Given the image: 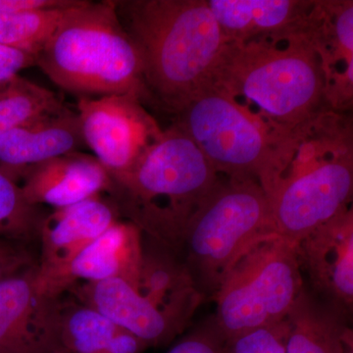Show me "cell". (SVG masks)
<instances>
[{"mask_svg": "<svg viewBox=\"0 0 353 353\" xmlns=\"http://www.w3.org/2000/svg\"><path fill=\"white\" fill-rule=\"evenodd\" d=\"M143 61L148 101L176 114L210 83L227 39L206 0H114Z\"/></svg>", "mask_w": 353, "mask_h": 353, "instance_id": "cell-1", "label": "cell"}, {"mask_svg": "<svg viewBox=\"0 0 353 353\" xmlns=\"http://www.w3.org/2000/svg\"><path fill=\"white\" fill-rule=\"evenodd\" d=\"M209 85L245 99L274 127L297 132L326 111L319 57L303 37L227 41Z\"/></svg>", "mask_w": 353, "mask_h": 353, "instance_id": "cell-2", "label": "cell"}, {"mask_svg": "<svg viewBox=\"0 0 353 353\" xmlns=\"http://www.w3.org/2000/svg\"><path fill=\"white\" fill-rule=\"evenodd\" d=\"M218 179L194 141L173 125L131 170L111 178L108 196L121 217L176 253L185 225Z\"/></svg>", "mask_w": 353, "mask_h": 353, "instance_id": "cell-3", "label": "cell"}, {"mask_svg": "<svg viewBox=\"0 0 353 353\" xmlns=\"http://www.w3.org/2000/svg\"><path fill=\"white\" fill-rule=\"evenodd\" d=\"M55 85L80 97L131 95L148 101L143 61L115 1L80 0L37 54Z\"/></svg>", "mask_w": 353, "mask_h": 353, "instance_id": "cell-4", "label": "cell"}, {"mask_svg": "<svg viewBox=\"0 0 353 353\" xmlns=\"http://www.w3.org/2000/svg\"><path fill=\"white\" fill-rule=\"evenodd\" d=\"M288 170L269 197L271 230L297 245L352 201L350 123L336 113H322L299 134Z\"/></svg>", "mask_w": 353, "mask_h": 353, "instance_id": "cell-5", "label": "cell"}, {"mask_svg": "<svg viewBox=\"0 0 353 353\" xmlns=\"http://www.w3.org/2000/svg\"><path fill=\"white\" fill-rule=\"evenodd\" d=\"M175 115L174 125L194 141L218 175L256 181L268 199L294 157L299 131L274 127L211 85Z\"/></svg>", "mask_w": 353, "mask_h": 353, "instance_id": "cell-6", "label": "cell"}, {"mask_svg": "<svg viewBox=\"0 0 353 353\" xmlns=\"http://www.w3.org/2000/svg\"><path fill=\"white\" fill-rule=\"evenodd\" d=\"M271 230L266 192L252 179H218L183 229L176 254L202 296H215L248 248Z\"/></svg>", "mask_w": 353, "mask_h": 353, "instance_id": "cell-7", "label": "cell"}, {"mask_svg": "<svg viewBox=\"0 0 353 353\" xmlns=\"http://www.w3.org/2000/svg\"><path fill=\"white\" fill-rule=\"evenodd\" d=\"M304 285L296 245L268 234L223 279L213 318L224 341L285 320Z\"/></svg>", "mask_w": 353, "mask_h": 353, "instance_id": "cell-8", "label": "cell"}, {"mask_svg": "<svg viewBox=\"0 0 353 353\" xmlns=\"http://www.w3.org/2000/svg\"><path fill=\"white\" fill-rule=\"evenodd\" d=\"M77 113L85 145L110 178L131 170L163 132L131 95L80 97Z\"/></svg>", "mask_w": 353, "mask_h": 353, "instance_id": "cell-9", "label": "cell"}, {"mask_svg": "<svg viewBox=\"0 0 353 353\" xmlns=\"http://www.w3.org/2000/svg\"><path fill=\"white\" fill-rule=\"evenodd\" d=\"M39 264L0 282V353H51L58 343V297L38 285Z\"/></svg>", "mask_w": 353, "mask_h": 353, "instance_id": "cell-10", "label": "cell"}, {"mask_svg": "<svg viewBox=\"0 0 353 353\" xmlns=\"http://www.w3.org/2000/svg\"><path fill=\"white\" fill-rule=\"evenodd\" d=\"M66 292L134 334L148 347L168 345L183 333L190 320L158 307L122 279L81 283Z\"/></svg>", "mask_w": 353, "mask_h": 353, "instance_id": "cell-11", "label": "cell"}, {"mask_svg": "<svg viewBox=\"0 0 353 353\" xmlns=\"http://www.w3.org/2000/svg\"><path fill=\"white\" fill-rule=\"evenodd\" d=\"M120 218L112 199L102 194L46 214L39 230L38 283L63 270Z\"/></svg>", "mask_w": 353, "mask_h": 353, "instance_id": "cell-12", "label": "cell"}, {"mask_svg": "<svg viewBox=\"0 0 353 353\" xmlns=\"http://www.w3.org/2000/svg\"><path fill=\"white\" fill-rule=\"evenodd\" d=\"M301 267L316 296L352 313L353 211L347 208L296 245Z\"/></svg>", "mask_w": 353, "mask_h": 353, "instance_id": "cell-13", "label": "cell"}, {"mask_svg": "<svg viewBox=\"0 0 353 353\" xmlns=\"http://www.w3.org/2000/svg\"><path fill=\"white\" fill-rule=\"evenodd\" d=\"M141 246L143 234L139 228L129 221H117L63 270L43 284L38 283L39 290L46 296L58 297L73 285L110 279H122L137 289Z\"/></svg>", "mask_w": 353, "mask_h": 353, "instance_id": "cell-14", "label": "cell"}, {"mask_svg": "<svg viewBox=\"0 0 353 353\" xmlns=\"http://www.w3.org/2000/svg\"><path fill=\"white\" fill-rule=\"evenodd\" d=\"M78 113L66 106L37 116L0 138V171L19 183L30 169L83 148Z\"/></svg>", "mask_w": 353, "mask_h": 353, "instance_id": "cell-15", "label": "cell"}, {"mask_svg": "<svg viewBox=\"0 0 353 353\" xmlns=\"http://www.w3.org/2000/svg\"><path fill=\"white\" fill-rule=\"evenodd\" d=\"M227 41H278L303 37L312 0H209Z\"/></svg>", "mask_w": 353, "mask_h": 353, "instance_id": "cell-16", "label": "cell"}, {"mask_svg": "<svg viewBox=\"0 0 353 353\" xmlns=\"http://www.w3.org/2000/svg\"><path fill=\"white\" fill-rule=\"evenodd\" d=\"M18 185L32 205L60 209L108 194L111 178L97 158L78 152L32 167Z\"/></svg>", "mask_w": 353, "mask_h": 353, "instance_id": "cell-17", "label": "cell"}, {"mask_svg": "<svg viewBox=\"0 0 353 353\" xmlns=\"http://www.w3.org/2000/svg\"><path fill=\"white\" fill-rule=\"evenodd\" d=\"M137 290L158 307L189 318L204 299L180 256L143 234Z\"/></svg>", "mask_w": 353, "mask_h": 353, "instance_id": "cell-18", "label": "cell"}, {"mask_svg": "<svg viewBox=\"0 0 353 353\" xmlns=\"http://www.w3.org/2000/svg\"><path fill=\"white\" fill-rule=\"evenodd\" d=\"M67 294L57 301L58 343L67 352L143 353L148 348L134 334Z\"/></svg>", "mask_w": 353, "mask_h": 353, "instance_id": "cell-19", "label": "cell"}, {"mask_svg": "<svg viewBox=\"0 0 353 353\" xmlns=\"http://www.w3.org/2000/svg\"><path fill=\"white\" fill-rule=\"evenodd\" d=\"M350 313L303 285L287 318L285 353H343Z\"/></svg>", "mask_w": 353, "mask_h": 353, "instance_id": "cell-20", "label": "cell"}, {"mask_svg": "<svg viewBox=\"0 0 353 353\" xmlns=\"http://www.w3.org/2000/svg\"><path fill=\"white\" fill-rule=\"evenodd\" d=\"M303 38L317 53L324 77L353 63V1H314Z\"/></svg>", "mask_w": 353, "mask_h": 353, "instance_id": "cell-21", "label": "cell"}, {"mask_svg": "<svg viewBox=\"0 0 353 353\" xmlns=\"http://www.w3.org/2000/svg\"><path fill=\"white\" fill-rule=\"evenodd\" d=\"M57 94L18 75L0 85V138L23 123L64 108Z\"/></svg>", "mask_w": 353, "mask_h": 353, "instance_id": "cell-22", "label": "cell"}, {"mask_svg": "<svg viewBox=\"0 0 353 353\" xmlns=\"http://www.w3.org/2000/svg\"><path fill=\"white\" fill-rule=\"evenodd\" d=\"M72 6L34 12H0V44L38 54L61 24Z\"/></svg>", "mask_w": 353, "mask_h": 353, "instance_id": "cell-23", "label": "cell"}, {"mask_svg": "<svg viewBox=\"0 0 353 353\" xmlns=\"http://www.w3.org/2000/svg\"><path fill=\"white\" fill-rule=\"evenodd\" d=\"M41 206L26 201L19 185L0 171V239L32 245L46 217Z\"/></svg>", "mask_w": 353, "mask_h": 353, "instance_id": "cell-24", "label": "cell"}, {"mask_svg": "<svg viewBox=\"0 0 353 353\" xmlns=\"http://www.w3.org/2000/svg\"><path fill=\"white\" fill-rule=\"evenodd\" d=\"M290 323L288 318L271 326L252 330L225 341L223 353H285Z\"/></svg>", "mask_w": 353, "mask_h": 353, "instance_id": "cell-25", "label": "cell"}, {"mask_svg": "<svg viewBox=\"0 0 353 353\" xmlns=\"http://www.w3.org/2000/svg\"><path fill=\"white\" fill-rule=\"evenodd\" d=\"M224 343L212 318L183 336L167 353H223Z\"/></svg>", "mask_w": 353, "mask_h": 353, "instance_id": "cell-26", "label": "cell"}, {"mask_svg": "<svg viewBox=\"0 0 353 353\" xmlns=\"http://www.w3.org/2000/svg\"><path fill=\"white\" fill-rule=\"evenodd\" d=\"M39 264L32 245L0 239V282Z\"/></svg>", "mask_w": 353, "mask_h": 353, "instance_id": "cell-27", "label": "cell"}, {"mask_svg": "<svg viewBox=\"0 0 353 353\" xmlns=\"http://www.w3.org/2000/svg\"><path fill=\"white\" fill-rule=\"evenodd\" d=\"M32 66H37V54L0 44V85Z\"/></svg>", "mask_w": 353, "mask_h": 353, "instance_id": "cell-28", "label": "cell"}, {"mask_svg": "<svg viewBox=\"0 0 353 353\" xmlns=\"http://www.w3.org/2000/svg\"><path fill=\"white\" fill-rule=\"evenodd\" d=\"M76 0H0V12L23 13L72 6Z\"/></svg>", "mask_w": 353, "mask_h": 353, "instance_id": "cell-29", "label": "cell"}, {"mask_svg": "<svg viewBox=\"0 0 353 353\" xmlns=\"http://www.w3.org/2000/svg\"><path fill=\"white\" fill-rule=\"evenodd\" d=\"M343 353H353V334L352 333L348 334L347 340L345 343V352Z\"/></svg>", "mask_w": 353, "mask_h": 353, "instance_id": "cell-30", "label": "cell"}, {"mask_svg": "<svg viewBox=\"0 0 353 353\" xmlns=\"http://www.w3.org/2000/svg\"><path fill=\"white\" fill-rule=\"evenodd\" d=\"M51 353H70L69 352H67L65 348L60 347L59 345H57V347L54 348V350H52V352Z\"/></svg>", "mask_w": 353, "mask_h": 353, "instance_id": "cell-31", "label": "cell"}]
</instances>
